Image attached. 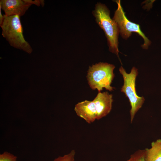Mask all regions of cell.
I'll return each mask as SVG.
<instances>
[{
	"label": "cell",
	"instance_id": "10",
	"mask_svg": "<svg viewBox=\"0 0 161 161\" xmlns=\"http://www.w3.org/2000/svg\"><path fill=\"white\" fill-rule=\"evenodd\" d=\"M145 149H139L131 155L126 161H144Z\"/></svg>",
	"mask_w": 161,
	"mask_h": 161
},
{
	"label": "cell",
	"instance_id": "7",
	"mask_svg": "<svg viewBox=\"0 0 161 161\" xmlns=\"http://www.w3.org/2000/svg\"><path fill=\"white\" fill-rule=\"evenodd\" d=\"M93 101L96 109L97 120L105 117L111 112L113 102L112 94L107 92H99Z\"/></svg>",
	"mask_w": 161,
	"mask_h": 161
},
{
	"label": "cell",
	"instance_id": "1",
	"mask_svg": "<svg viewBox=\"0 0 161 161\" xmlns=\"http://www.w3.org/2000/svg\"><path fill=\"white\" fill-rule=\"evenodd\" d=\"M92 13L99 27L103 31L107 38L109 51L115 54L119 58L118 27L115 22L110 17V11L105 4L98 2Z\"/></svg>",
	"mask_w": 161,
	"mask_h": 161
},
{
	"label": "cell",
	"instance_id": "4",
	"mask_svg": "<svg viewBox=\"0 0 161 161\" xmlns=\"http://www.w3.org/2000/svg\"><path fill=\"white\" fill-rule=\"evenodd\" d=\"M119 71L123 79V84L121 89V92L124 93L128 98L131 106L130 113L131 123L136 113L142 107L145 99L143 97L138 96L136 92V80L138 74V69L134 66L130 72L128 73L121 66Z\"/></svg>",
	"mask_w": 161,
	"mask_h": 161
},
{
	"label": "cell",
	"instance_id": "5",
	"mask_svg": "<svg viewBox=\"0 0 161 161\" xmlns=\"http://www.w3.org/2000/svg\"><path fill=\"white\" fill-rule=\"evenodd\" d=\"M115 2L117 7L112 19L117 25L121 37L124 39L127 40L132 32L136 33L143 39L144 43L141 45L142 48L148 49L151 44V41L141 31L139 24L130 21L127 18L121 5L120 0H116Z\"/></svg>",
	"mask_w": 161,
	"mask_h": 161
},
{
	"label": "cell",
	"instance_id": "3",
	"mask_svg": "<svg viewBox=\"0 0 161 161\" xmlns=\"http://www.w3.org/2000/svg\"><path fill=\"white\" fill-rule=\"evenodd\" d=\"M115 68L113 64L101 62L89 66L87 78L90 87L92 90L97 89L99 92L103 88L113 91L114 88L110 85L114 77Z\"/></svg>",
	"mask_w": 161,
	"mask_h": 161
},
{
	"label": "cell",
	"instance_id": "12",
	"mask_svg": "<svg viewBox=\"0 0 161 161\" xmlns=\"http://www.w3.org/2000/svg\"><path fill=\"white\" fill-rule=\"evenodd\" d=\"M0 161H18L17 157L7 151L0 154Z\"/></svg>",
	"mask_w": 161,
	"mask_h": 161
},
{
	"label": "cell",
	"instance_id": "11",
	"mask_svg": "<svg viewBox=\"0 0 161 161\" xmlns=\"http://www.w3.org/2000/svg\"><path fill=\"white\" fill-rule=\"evenodd\" d=\"M75 154V151L72 150L69 153L55 158L53 161H74Z\"/></svg>",
	"mask_w": 161,
	"mask_h": 161
},
{
	"label": "cell",
	"instance_id": "8",
	"mask_svg": "<svg viewBox=\"0 0 161 161\" xmlns=\"http://www.w3.org/2000/svg\"><path fill=\"white\" fill-rule=\"evenodd\" d=\"M74 110L77 115L90 124L97 119L96 110L94 101L85 100L75 105Z\"/></svg>",
	"mask_w": 161,
	"mask_h": 161
},
{
	"label": "cell",
	"instance_id": "6",
	"mask_svg": "<svg viewBox=\"0 0 161 161\" xmlns=\"http://www.w3.org/2000/svg\"><path fill=\"white\" fill-rule=\"evenodd\" d=\"M32 4L29 0H0V6L7 16H23Z\"/></svg>",
	"mask_w": 161,
	"mask_h": 161
},
{
	"label": "cell",
	"instance_id": "9",
	"mask_svg": "<svg viewBox=\"0 0 161 161\" xmlns=\"http://www.w3.org/2000/svg\"><path fill=\"white\" fill-rule=\"evenodd\" d=\"M150 148H145L144 161H161V139L151 143Z\"/></svg>",
	"mask_w": 161,
	"mask_h": 161
},
{
	"label": "cell",
	"instance_id": "2",
	"mask_svg": "<svg viewBox=\"0 0 161 161\" xmlns=\"http://www.w3.org/2000/svg\"><path fill=\"white\" fill-rule=\"evenodd\" d=\"M4 15V20L0 25L2 36L10 46L31 53L32 49L24 37L20 16L18 15L7 16Z\"/></svg>",
	"mask_w": 161,
	"mask_h": 161
},
{
	"label": "cell",
	"instance_id": "13",
	"mask_svg": "<svg viewBox=\"0 0 161 161\" xmlns=\"http://www.w3.org/2000/svg\"><path fill=\"white\" fill-rule=\"evenodd\" d=\"M1 10V7L0 6V25L2 24L4 19V15L2 14Z\"/></svg>",
	"mask_w": 161,
	"mask_h": 161
}]
</instances>
